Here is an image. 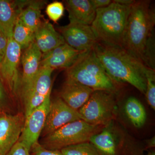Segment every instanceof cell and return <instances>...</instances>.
I'll list each match as a JSON object with an SVG mask.
<instances>
[{
    "label": "cell",
    "mask_w": 155,
    "mask_h": 155,
    "mask_svg": "<svg viewBox=\"0 0 155 155\" xmlns=\"http://www.w3.org/2000/svg\"><path fill=\"white\" fill-rule=\"evenodd\" d=\"M149 0L135 1L130 7L122 48L145 66L155 70V12Z\"/></svg>",
    "instance_id": "1"
},
{
    "label": "cell",
    "mask_w": 155,
    "mask_h": 155,
    "mask_svg": "<svg viewBox=\"0 0 155 155\" xmlns=\"http://www.w3.org/2000/svg\"><path fill=\"white\" fill-rule=\"evenodd\" d=\"M93 50L114 82L129 84L145 94L147 84L145 73L147 67L122 48L98 41Z\"/></svg>",
    "instance_id": "2"
},
{
    "label": "cell",
    "mask_w": 155,
    "mask_h": 155,
    "mask_svg": "<svg viewBox=\"0 0 155 155\" xmlns=\"http://www.w3.org/2000/svg\"><path fill=\"white\" fill-rule=\"evenodd\" d=\"M131 6L123 5L113 1L107 7L97 9L91 26L98 41L122 48Z\"/></svg>",
    "instance_id": "3"
},
{
    "label": "cell",
    "mask_w": 155,
    "mask_h": 155,
    "mask_svg": "<svg viewBox=\"0 0 155 155\" xmlns=\"http://www.w3.org/2000/svg\"><path fill=\"white\" fill-rule=\"evenodd\" d=\"M67 78L94 91L116 92V83L108 75L93 49L81 53L74 64L66 69Z\"/></svg>",
    "instance_id": "4"
},
{
    "label": "cell",
    "mask_w": 155,
    "mask_h": 155,
    "mask_svg": "<svg viewBox=\"0 0 155 155\" xmlns=\"http://www.w3.org/2000/svg\"><path fill=\"white\" fill-rule=\"evenodd\" d=\"M103 126L91 125L82 119L74 121L45 136L41 145L48 150H61L69 146L89 141Z\"/></svg>",
    "instance_id": "5"
},
{
    "label": "cell",
    "mask_w": 155,
    "mask_h": 155,
    "mask_svg": "<svg viewBox=\"0 0 155 155\" xmlns=\"http://www.w3.org/2000/svg\"><path fill=\"white\" fill-rule=\"evenodd\" d=\"M116 108L115 92L96 90L78 112L82 120L88 124L105 126L112 121Z\"/></svg>",
    "instance_id": "6"
},
{
    "label": "cell",
    "mask_w": 155,
    "mask_h": 155,
    "mask_svg": "<svg viewBox=\"0 0 155 155\" xmlns=\"http://www.w3.org/2000/svg\"><path fill=\"white\" fill-rule=\"evenodd\" d=\"M21 50L20 46L14 41L12 36L8 38L5 55L0 65V74L6 88L14 97L20 93L21 78L19 66Z\"/></svg>",
    "instance_id": "7"
},
{
    "label": "cell",
    "mask_w": 155,
    "mask_h": 155,
    "mask_svg": "<svg viewBox=\"0 0 155 155\" xmlns=\"http://www.w3.org/2000/svg\"><path fill=\"white\" fill-rule=\"evenodd\" d=\"M51 94L50 93L44 102L25 118L19 141L23 143L30 150L31 147L38 142L44 127L51 104Z\"/></svg>",
    "instance_id": "8"
},
{
    "label": "cell",
    "mask_w": 155,
    "mask_h": 155,
    "mask_svg": "<svg viewBox=\"0 0 155 155\" xmlns=\"http://www.w3.org/2000/svg\"><path fill=\"white\" fill-rule=\"evenodd\" d=\"M58 30L67 45L80 51L93 49L98 42L91 25L69 22Z\"/></svg>",
    "instance_id": "9"
},
{
    "label": "cell",
    "mask_w": 155,
    "mask_h": 155,
    "mask_svg": "<svg viewBox=\"0 0 155 155\" xmlns=\"http://www.w3.org/2000/svg\"><path fill=\"white\" fill-rule=\"evenodd\" d=\"M78 111L69 107L60 97L51 101L49 110L42 134L45 136L68 123L81 120Z\"/></svg>",
    "instance_id": "10"
},
{
    "label": "cell",
    "mask_w": 155,
    "mask_h": 155,
    "mask_svg": "<svg viewBox=\"0 0 155 155\" xmlns=\"http://www.w3.org/2000/svg\"><path fill=\"white\" fill-rule=\"evenodd\" d=\"M25 120L21 114L0 113V155H6L19 140Z\"/></svg>",
    "instance_id": "11"
},
{
    "label": "cell",
    "mask_w": 155,
    "mask_h": 155,
    "mask_svg": "<svg viewBox=\"0 0 155 155\" xmlns=\"http://www.w3.org/2000/svg\"><path fill=\"white\" fill-rule=\"evenodd\" d=\"M42 56V53L35 41L24 50L21 55L23 72L21 78L20 93L22 98L30 90L34 80L39 69Z\"/></svg>",
    "instance_id": "12"
},
{
    "label": "cell",
    "mask_w": 155,
    "mask_h": 155,
    "mask_svg": "<svg viewBox=\"0 0 155 155\" xmlns=\"http://www.w3.org/2000/svg\"><path fill=\"white\" fill-rule=\"evenodd\" d=\"M83 52L75 50L65 43L42 54L40 67L67 69L74 64Z\"/></svg>",
    "instance_id": "13"
},
{
    "label": "cell",
    "mask_w": 155,
    "mask_h": 155,
    "mask_svg": "<svg viewBox=\"0 0 155 155\" xmlns=\"http://www.w3.org/2000/svg\"><path fill=\"white\" fill-rule=\"evenodd\" d=\"M30 1L0 0V30L6 37L12 36L15 22Z\"/></svg>",
    "instance_id": "14"
},
{
    "label": "cell",
    "mask_w": 155,
    "mask_h": 155,
    "mask_svg": "<svg viewBox=\"0 0 155 155\" xmlns=\"http://www.w3.org/2000/svg\"><path fill=\"white\" fill-rule=\"evenodd\" d=\"M94 91L88 87L67 78L60 97L69 107L78 111L87 101Z\"/></svg>",
    "instance_id": "15"
},
{
    "label": "cell",
    "mask_w": 155,
    "mask_h": 155,
    "mask_svg": "<svg viewBox=\"0 0 155 155\" xmlns=\"http://www.w3.org/2000/svg\"><path fill=\"white\" fill-rule=\"evenodd\" d=\"M64 3L70 23L91 25L95 17L96 10L90 0H67Z\"/></svg>",
    "instance_id": "16"
},
{
    "label": "cell",
    "mask_w": 155,
    "mask_h": 155,
    "mask_svg": "<svg viewBox=\"0 0 155 155\" xmlns=\"http://www.w3.org/2000/svg\"><path fill=\"white\" fill-rule=\"evenodd\" d=\"M35 42L42 54L66 43L61 34L48 21L42 22L35 32Z\"/></svg>",
    "instance_id": "17"
},
{
    "label": "cell",
    "mask_w": 155,
    "mask_h": 155,
    "mask_svg": "<svg viewBox=\"0 0 155 155\" xmlns=\"http://www.w3.org/2000/svg\"><path fill=\"white\" fill-rule=\"evenodd\" d=\"M111 122L105 125L99 132L92 136L89 140L101 155H119L118 142Z\"/></svg>",
    "instance_id": "18"
},
{
    "label": "cell",
    "mask_w": 155,
    "mask_h": 155,
    "mask_svg": "<svg viewBox=\"0 0 155 155\" xmlns=\"http://www.w3.org/2000/svg\"><path fill=\"white\" fill-rule=\"evenodd\" d=\"M45 3L43 1H31L21 11L18 18L31 30L35 32L41 25V8Z\"/></svg>",
    "instance_id": "19"
},
{
    "label": "cell",
    "mask_w": 155,
    "mask_h": 155,
    "mask_svg": "<svg viewBox=\"0 0 155 155\" xmlns=\"http://www.w3.org/2000/svg\"><path fill=\"white\" fill-rule=\"evenodd\" d=\"M126 116L131 124L137 128H140L146 122L147 115L144 106L134 97L128 98L124 106Z\"/></svg>",
    "instance_id": "20"
},
{
    "label": "cell",
    "mask_w": 155,
    "mask_h": 155,
    "mask_svg": "<svg viewBox=\"0 0 155 155\" xmlns=\"http://www.w3.org/2000/svg\"><path fill=\"white\" fill-rule=\"evenodd\" d=\"M54 69L49 67H40L38 72L34 80L29 93L32 92L41 96L47 97L51 92V75Z\"/></svg>",
    "instance_id": "21"
},
{
    "label": "cell",
    "mask_w": 155,
    "mask_h": 155,
    "mask_svg": "<svg viewBox=\"0 0 155 155\" xmlns=\"http://www.w3.org/2000/svg\"><path fill=\"white\" fill-rule=\"evenodd\" d=\"M12 38L22 50H25L35 41V32L18 18L14 25Z\"/></svg>",
    "instance_id": "22"
},
{
    "label": "cell",
    "mask_w": 155,
    "mask_h": 155,
    "mask_svg": "<svg viewBox=\"0 0 155 155\" xmlns=\"http://www.w3.org/2000/svg\"><path fill=\"white\" fill-rule=\"evenodd\" d=\"M60 151L64 155H101L89 141L69 146Z\"/></svg>",
    "instance_id": "23"
},
{
    "label": "cell",
    "mask_w": 155,
    "mask_h": 155,
    "mask_svg": "<svg viewBox=\"0 0 155 155\" xmlns=\"http://www.w3.org/2000/svg\"><path fill=\"white\" fill-rule=\"evenodd\" d=\"M146 91L145 95L147 101L154 110H155V71L153 69L147 67L146 69Z\"/></svg>",
    "instance_id": "24"
},
{
    "label": "cell",
    "mask_w": 155,
    "mask_h": 155,
    "mask_svg": "<svg viewBox=\"0 0 155 155\" xmlns=\"http://www.w3.org/2000/svg\"><path fill=\"white\" fill-rule=\"evenodd\" d=\"M65 8L61 2H54L47 6L46 13L49 19L57 22L64 15Z\"/></svg>",
    "instance_id": "25"
},
{
    "label": "cell",
    "mask_w": 155,
    "mask_h": 155,
    "mask_svg": "<svg viewBox=\"0 0 155 155\" xmlns=\"http://www.w3.org/2000/svg\"><path fill=\"white\" fill-rule=\"evenodd\" d=\"M30 152L31 155H64L60 150H53L45 148L38 141L31 147Z\"/></svg>",
    "instance_id": "26"
},
{
    "label": "cell",
    "mask_w": 155,
    "mask_h": 155,
    "mask_svg": "<svg viewBox=\"0 0 155 155\" xmlns=\"http://www.w3.org/2000/svg\"><path fill=\"white\" fill-rule=\"evenodd\" d=\"M9 102L8 90L0 74V113L7 107Z\"/></svg>",
    "instance_id": "27"
},
{
    "label": "cell",
    "mask_w": 155,
    "mask_h": 155,
    "mask_svg": "<svg viewBox=\"0 0 155 155\" xmlns=\"http://www.w3.org/2000/svg\"><path fill=\"white\" fill-rule=\"evenodd\" d=\"M6 155H31L30 149L18 140Z\"/></svg>",
    "instance_id": "28"
},
{
    "label": "cell",
    "mask_w": 155,
    "mask_h": 155,
    "mask_svg": "<svg viewBox=\"0 0 155 155\" xmlns=\"http://www.w3.org/2000/svg\"><path fill=\"white\" fill-rule=\"evenodd\" d=\"M8 44V38L0 30V65L5 55Z\"/></svg>",
    "instance_id": "29"
},
{
    "label": "cell",
    "mask_w": 155,
    "mask_h": 155,
    "mask_svg": "<svg viewBox=\"0 0 155 155\" xmlns=\"http://www.w3.org/2000/svg\"><path fill=\"white\" fill-rule=\"evenodd\" d=\"M91 4L96 10L103 8L110 5L113 1L111 0H90Z\"/></svg>",
    "instance_id": "30"
},
{
    "label": "cell",
    "mask_w": 155,
    "mask_h": 155,
    "mask_svg": "<svg viewBox=\"0 0 155 155\" xmlns=\"http://www.w3.org/2000/svg\"><path fill=\"white\" fill-rule=\"evenodd\" d=\"M113 1L120 5L126 6H131L135 2L134 0H114Z\"/></svg>",
    "instance_id": "31"
},
{
    "label": "cell",
    "mask_w": 155,
    "mask_h": 155,
    "mask_svg": "<svg viewBox=\"0 0 155 155\" xmlns=\"http://www.w3.org/2000/svg\"><path fill=\"white\" fill-rule=\"evenodd\" d=\"M148 148L154 147L155 146V137L150 139L147 142Z\"/></svg>",
    "instance_id": "32"
},
{
    "label": "cell",
    "mask_w": 155,
    "mask_h": 155,
    "mask_svg": "<svg viewBox=\"0 0 155 155\" xmlns=\"http://www.w3.org/2000/svg\"><path fill=\"white\" fill-rule=\"evenodd\" d=\"M146 155H155V152H150L148 153Z\"/></svg>",
    "instance_id": "33"
}]
</instances>
